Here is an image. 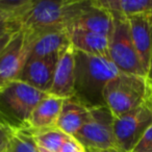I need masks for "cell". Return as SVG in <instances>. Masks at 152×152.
<instances>
[{
    "label": "cell",
    "mask_w": 152,
    "mask_h": 152,
    "mask_svg": "<svg viewBox=\"0 0 152 152\" xmlns=\"http://www.w3.org/2000/svg\"><path fill=\"white\" fill-rule=\"evenodd\" d=\"M89 1L79 0H26L15 18L21 30L38 36L45 31L69 29Z\"/></svg>",
    "instance_id": "1"
},
{
    "label": "cell",
    "mask_w": 152,
    "mask_h": 152,
    "mask_svg": "<svg viewBox=\"0 0 152 152\" xmlns=\"http://www.w3.org/2000/svg\"><path fill=\"white\" fill-rule=\"evenodd\" d=\"M74 96L88 108L105 106L103 91L120 71L110 59L74 49Z\"/></svg>",
    "instance_id": "2"
},
{
    "label": "cell",
    "mask_w": 152,
    "mask_h": 152,
    "mask_svg": "<svg viewBox=\"0 0 152 152\" xmlns=\"http://www.w3.org/2000/svg\"><path fill=\"white\" fill-rule=\"evenodd\" d=\"M47 96L19 80H12L0 92V125L11 130H27L39 102Z\"/></svg>",
    "instance_id": "3"
},
{
    "label": "cell",
    "mask_w": 152,
    "mask_h": 152,
    "mask_svg": "<svg viewBox=\"0 0 152 152\" xmlns=\"http://www.w3.org/2000/svg\"><path fill=\"white\" fill-rule=\"evenodd\" d=\"M148 92L149 79L147 76L120 72L105 86L103 98L113 116L119 118L143 104Z\"/></svg>",
    "instance_id": "4"
},
{
    "label": "cell",
    "mask_w": 152,
    "mask_h": 152,
    "mask_svg": "<svg viewBox=\"0 0 152 152\" xmlns=\"http://www.w3.org/2000/svg\"><path fill=\"white\" fill-rule=\"evenodd\" d=\"M112 16L113 30L108 44L110 61L121 73L147 76L132 42L128 19L117 14Z\"/></svg>",
    "instance_id": "5"
},
{
    "label": "cell",
    "mask_w": 152,
    "mask_h": 152,
    "mask_svg": "<svg viewBox=\"0 0 152 152\" xmlns=\"http://www.w3.org/2000/svg\"><path fill=\"white\" fill-rule=\"evenodd\" d=\"M114 121L115 117L106 105L90 108V119L73 137L86 150L120 149L115 137Z\"/></svg>",
    "instance_id": "6"
},
{
    "label": "cell",
    "mask_w": 152,
    "mask_h": 152,
    "mask_svg": "<svg viewBox=\"0 0 152 152\" xmlns=\"http://www.w3.org/2000/svg\"><path fill=\"white\" fill-rule=\"evenodd\" d=\"M152 125V81L149 79V92L145 102L137 108L115 118L114 132L119 148L132 152L145 131Z\"/></svg>",
    "instance_id": "7"
},
{
    "label": "cell",
    "mask_w": 152,
    "mask_h": 152,
    "mask_svg": "<svg viewBox=\"0 0 152 152\" xmlns=\"http://www.w3.org/2000/svg\"><path fill=\"white\" fill-rule=\"evenodd\" d=\"M61 53L43 58L27 59L16 80L48 94L52 87L55 68Z\"/></svg>",
    "instance_id": "8"
},
{
    "label": "cell",
    "mask_w": 152,
    "mask_h": 152,
    "mask_svg": "<svg viewBox=\"0 0 152 152\" xmlns=\"http://www.w3.org/2000/svg\"><path fill=\"white\" fill-rule=\"evenodd\" d=\"M27 41L22 30L18 31L0 54V81L16 80L28 58Z\"/></svg>",
    "instance_id": "9"
},
{
    "label": "cell",
    "mask_w": 152,
    "mask_h": 152,
    "mask_svg": "<svg viewBox=\"0 0 152 152\" xmlns=\"http://www.w3.org/2000/svg\"><path fill=\"white\" fill-rule=\"evenodd\" d=\"M23 32L29 47L27 59L43 58L58 54L71 46L68 29L49 30L38 36Z\"/></svg>",
    "instance_id": "10"
},
{
    "label": "cell",
    "mask_w": 152,
    "mask_h": 152,
    "mask_svg": "<svg viewBox=\"0 0 152 152\" xmlns=\"http://www.w3.org/2000/svg\"><path fill=\"white\" fill-rule=\"evenodd\" d=\"M74 48L72 45L61 54L55 68L52 87L49 95L61 99H69L74 96Z\"/></svg>",
    "instance_id": "11"
},
{
    "label": "cell",
    "mask_w": 152,
    "mask_h": 152,
    "mask_svg": "<svg viewBox=\"0 0 152 152\" xmlns=\"http://www.w3.org/2000/svg\"><path fill=\"white\" fill-rule=\"evenodd\" d=\"M69 28H79L87 31L103 34L110 39L113 30V16L110 12L89 1Z\"/></svg>",
    "instance_id": "12"
},
{
    "label": "cell",
    "mask_w": 152,
    "mask_h": 152,
    "mask_svg": "<svg viewBox=\"0 0 152 152\" xmlns=\"http://www.w3.org/2000/svg\"><path fill=\"white\" fill-rule=\"evenodd\" d=\"M127 19L135 50L148 74L152 55V15H140Z\"/></svg>",
    "instance_id": "13"
},
{
    "label": "cell",
    "mask_w": 152,
    "mask_h": 152,
    "mask_svg": "<svg viewBox=\"0 0 152 152\" xmlns=\"http://www.w3.org/2000/svg\"><path fill=\"white\" fill-rule=\"evenodd\" d=\"M90 119V108L81 104L75 98L64 99L56 127L70 137H74L77 131Z\"/></svg>",
    "instance_id": "14"
},
{
    "label": "cell",
    "mask_w": 152,
    "mask_h": 152,
    "mask_svg": "<svg viewBox=\"0 0 152 152\" xmlns=\"http://www.w3.org/2000/svg\"><path fill=\"white\" fill-rule=\"evenodd\" d=\"M68 34L72 47L75 50L110 59L108 51L110 39L107 37L79 28H69Z\"/></svg>",
    "instance_id": "15"
},
{
    "label": "cell",
    "mask_w": 152,
    "mask_h": 152,
    "mask_svg": "<svg viewBox=\"0 0 152 152\" xmlns=\"http://www.w3.org/2000/svg\"><path fill=\"white\" fill-rule=\"evenodd\" d=\"M64 99L47 94L32 112L29 119V128L27 130L50 128L56 126L63 106Z\"/></svg>",
    "instance_id": "16"
},
{
    "label": "cell",
    "mask_w": 152,
    "mask_h": 152,
    "mask_svg": "<svg viewBox=\"0 0 152 152\" xmlns=\"http://www.w3.org/2000/svg\"><path fill=\"white\" fill-rule=\"evenodd\" d=\"M93 2L110 14L125 18L152 15V0H93Z\"/></svg>",
    "instance_id": "17"
},
{
    "label": "cell",
    "mask_w": 152,
    "mask_h": 152,
    "mask_svg": "<svg viewBox=\"0 0 152 152\" xmlns=\"http://www.w3.org/2000/svg\"><path fill=\"white\" fill-rule=\"evenodd\" d=\"M34 137V141L38 145L44 147L50 152H59L63 146L69 141L71 137L65 132L58 129L56 126L50 128L37 129L29 130Z\"/></svg>",
    "instance_id": "18"
},
{
    "label": "cell",
    "mask_w": 152,
    "mask_h": 152,
    "mask_svg": "<svg viewBox=\"0 0 152 152\" xmlns=\"http://www.w3.org/2000/svg\"><path fill=\"white\" fill-rule=\"evenodd\" d=\"M7 152H39L29 130H11Z\"/></svg>",
    "instance_id": "19"
},
{
    "label": "cell",
    "mask_w": 152,
    "mask_h": 152,
    "mask_svg": "<svg viewBox=\"0 0 152 152\" xmlns=\"http://www.w3.org/2000/svg\"><path fill=\"white\" fill-rule=\"evenodd\" d=\"M132 152H152V125L145 131Z\"/></svg>",
    "instance_id": "20"
},
{
    "label": "cell",
    "mask_w": 152,
    "mask_h": 152,
    "mask_svg": "<svg viewBox=\"0 0 152 152\" xmlns=\"http://www.w3.org/2000/svg\"><path fill=\"white\" fill-rule=\"evenodd\" d=\"M59 152H86V150L74 137H71L63 146V148H61V150Z\"/></svg>",
    "instance_id": "21"
},
{
    "label": "cell",
    "mask_w": 152,
    "mask_h": 152,
    "mask_svg": "<svg viewBox=\"0 0 152 152\" xmlns=\"http://www.w3.org/2000/svg\"><path fill=\"white\" fill-rule=\"evenodd\" d=\"M21 30L20 26L18 25L16 22H10V23H5L0 25V38H2L3 36L11 32H18Z\"/></svg>",
    "instance_id": "22"
},
{
    "label": "cell",
    "mask_w": 152,
    "mask_h": 152,
    "mask_svg": "<svg viewBox=\"0 0 152 152\" xmlns=\"http://www.w3.org/2000/svg\"><path fill=\"white\" fill-rule=\"evenodd\" d=\"M10 22H14L13 16L7 11H5L2 7H0V25H2V24L5 23H10Z\"/></svg>",
    "instance_id": "23"
},
{
    "label": "cell",
    "mask_w": 152,
    "mask_h": 152,
    "mask_svg": "<svg viewBox=\"0 0 152 152\" xmlns=\"http://www.w3.org/2000/svg\"><path fill=\"white\" fill-rule=\"evenodd\" d=\"M16 34H17V32H11V34H5V36H3L2 38H0V54L2 53V51L4 50V48L7 46V44L11 42V40L13 39V37L15 36Z\"/></svg>",
    "instance_id": "24"
},
{
    "label": "cell",
    "mask_w": 152,
    "mask_h": 152,
    "mask_svg": "<svg viewBox=\"0 0 152 152\" xmlns=\"http://www.w3.org/2000/svg\"><path fill=\"white\" fill-rule=\"evenodd\" d=\"M86 152H125V151H123V150H121V149H110V150H101V151H95V150H86Z\"/></svg>",
    "instance_id": "25"
},
{
    "label": "cell",
    "mask_w": 152,
    "mask_h": 152,
    "mask_svg": "<svg viewBox=\"0 0 152 152\" xmlns=\"http://www.w3.org/2000/svg\"><path fill=\"white\" fill-rule=\"evenodd\" d=\"M147 78L152 80V55H151V61H150V67H149V71L147 74Z\"/></svg>",
    "instance_id": "26"
},
{
    "label": "cell",
    "mask_w": 152,
    "mask_h": 152,
    "mask_svg": "<svg viewBox=\"0 0 152 152\" xmlns=\"http://www.w3.org/2000/svg\"><path fill=\"white\" fill-rule=\"evenodd\" d=\"M36 144H37V143H36ZM37 147H38L39 152H50V151H48V150H47V149H45L44 147H42V146L38 145V144H37Z\"/></svg>",
    "instance_id": "27"
},
{
    "label": "cell",
    "mask_w": 152,
    "mask_h": 152,
    "mask_svg": "<svg viewBox=\"0 0 152 152\" xmlns=\"http://www.w3.org/2000/svg\"><path fill=\"white\" fill-rule=\"evenodd\" d=\"M7 83H4V81H0V92H1L3 89H4L5 86H7Z\"/></svg>",
    "instance_id": "28"
},
{
    "label": "cell",
    "mask_w": 152,
    "mask_h": 152,
    "mask_svg": "<svg viewBox=\"0 0 152 152\" xmlns=\"http://www.w3.org/2000/svg\"><path fill=\"white\" fill-rule=\"evenodd\" d=\"M151 81H152V80H151Z\"/></svg>",
    "instance_id": "29"
}]
</instances>
